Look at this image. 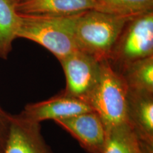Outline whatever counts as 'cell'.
Segmentation results:
<instances>
[{
    "label": "cell",
    "mask_w": 153,
    "mask_h": 153,
    "mask_svg": "<svg viewBox=\"0 0 153 153\" xmlns=\"http://www.w3.org/2000/svg\"><path fill=\"white\" fill-rule=\"evenodd\" d=\"M0 153H4V148L1 144H0Z\"/></svg>",
    "instance_id": "2e32d148"
},
{
    "label": "cell",
    "mask_w": 153,
    "mask_h": 153,
    "mask_svg": "<svg viewBox=\"0 0 153 153\" xmlns=\"http://www.w3.org/2000/svg\"><path fill=\"white\" fill-rule=\"evenodd\" d=\"M95 10L121 16H135L153 11V0H94Z\"/></svg>",
    "instance_id": "5bb4252c"
},
{
    "label": "cell",
    "mask_w": 153,
    "mask_h": 153,
    "mask_svg": "<svg viewBox=\"0 0 153 153\" xmlns=\"http://www.w3.org/2000/svg\"><path fill=\"white\" fill-rule=\"evenodd\" d=\"M16 14L65 16L94 9V0H11Z\"/></svg>",
    "instance_id": "30bf717a"
},
{
    "label": "cell",
    "mask_w": 153,
    "mask_h": 153,
    "mask_svg": "<svg viewBox=\"0 0 153 153\" xmlns=\"http://www.w3.org/2000/svg\"><path fill=\"white\" fill-rule=\"evenodd\" d=\"M19 17L11 0H0V57L8 58L13 41L17 38Z\"/></svg>",
    "instance_id": "4fadbf2b"
},
{
    "label": "cell",
    "mask_w": 153,
    "mask_h": 153,
    "mask_svg": "<svg viewBox=\"0 0 153 153\" xmlns=\"http://www.w3.org/2000/svg\"><path fill=\"white\" fill-rule=\"evenodd\" d=\"M59 61L66 79L62 91L87 103L100 79L101 61L79 50Z\"/></svg>",
    "instance_id": "5b68a950"
},
{
    "label": "cell",
    "mask_w": 153,
    "mask_h": 153,
    "mask_svg": "<svg viewBox=\"0 0 153 153\" xmlns=\"http://www.w3.org/2000/svg\"><path fill=\"white\" fill-rule=\"evenodd\" d=\"M11 114L6 112L0 106V144L4 148L8 136Z\"/></svg>",
    "instance_id": "9a60e30c"
},
{
    "label": "cell",
    "mask_w": 153,
    "mask_h": 153,
    "mask_svg": "<svg viewBox=\"0 0 153 153\" xmlns=\"http://www.w3.org/2000/svg\"><path fill=\"white\" fill-rule=\"evenodd\" d=\"M128 91L122 76L112 68L108 60H101L100 79L87 104L99 114L106 129L127 122Z\"/></svg>",
    "instance_id": "3957f363"
},
{
    "label": "cell",
    "mask_w": 153,
    "mask_h": 153,
    "mask_svg": "<svg viewBox=\"0 0 153 153\" xmlns=\"http://www.w3.org/2000/svg\"><path fill=\"white\" fill-rule=\"evenodd\" d=\"M150 56H153V11L128 20L107 60L119 72L126 65Z\"/></svg>",
    "instance_id": "277c9868"
},
{
    "label": "cell",
    "mask_w": 153,
    "mask_h": 153,
    "mask_svg": "<svg viewBox=\"0 0 153 153\" xmlns=\"http://www.w3.org/2000/svg\"><path fill=\"white\" fill-rule=\"evenodd\" d=\"M131 17L106 14L95 9L78 14L74 26L78 49L99 61L108 60L120 31Z\"/></svg>",
    "instance_id": "7a4b0ae2"
},
{
    "label": "cell",
    "mask_w": 153,
    "mask_h": 153,
    "mask_svg": "<svg viewBox=\"0 0 153 153\" xmlns=\"http://www.w3.org/2000/svg\"><path fill=\"white\" fill-rule=\"evenodd\" d=\"M16 37L42 45L60 60L79 50L74 37L77 14L65 16L19 14Z\"/></svg>",
    "instance_id": "6da1fadb"
},
{
    "label": "cell",
    "mask_w": 153,
    "mask_h": 153,
    "mask_svg": "<svg viewBox=\"0 0 153 153\" xmlns=\"http://www.w3.org/2000/svg\"><path fill=\"white\" fill-rule=\"evenodd\" d=\"M104 153H153L151 147L137 136L127 122L106 129Z\"/></svg>",
    "instance_id": "8fae6325"
},
{
    "label": "cell",
    "mask_w": 153,
    "mask_h": 153,
    "mask_svg": "<svg viewBox=\"0 0 153 153\" xmlns=\"http://www.w3.org/2000/svg\"><path fill=\"white\" fill-rule=\"evenodd\" d=\"M79 142L89 153H104L106 145V128L94 111L55 120Z\"/></svg>",
    "instance_id": "8992f818"
},
{
    "label": "cell",
    "mask_w": 153,
    "mask_h": 153,
    "mask_svg": "<svg viewBox=\"0 0 153 153\" xmlns=\"http://www.w3.org/2000/svg\"><path fill=\"white\" fill-rule=\"evenodd\" d=\"M4 153H54L41 133V123L11 114Z\"/></svg>",
    "instance_id": "ba28073f"
},
{
    "label": "cell",
    "mask_w": 153,
    "mask_h": 153,
    "mask_svg": "<svg viewBox=\"0 0 153 153\" xmlns=\"http://www.w3.org/2000/svg\"><path fill=\"white\" fill-rule=\"evenodd\" d=\"M93 111L81 99L65 94L62 91L47 100L30 103L18 115L24 119L41 123L43 120L60 119Z\"/></svg>",
    "instance_id": "52a82bcc"
},
{
    "label": "cell",
    "mask_w": 153,
    "mask_h": 153,
    "mask_svg": "<svg viewBox=\"0 0 153 153\" xmlns=\"http://www.w3.org/2000/svg\"><path fill=\"white\" fill-rule=\"evenodd\" d=\"M126 119L137 136L153 147V93L128 89Z\"/></svg>",
    "instance_id": "9c48e42d"
},
{
    "label": "cell",
    "mask_w": 153,
    "mask_h": 153,
    "mask_svg": "<svg viewBox=\"0 0 153 153\" xmlns=\"http://www.w3.org/2000/svg\"><path fill=\"white\" fill-rule=\"evenodd\" d=\"M118 72L129 89L153 93V56L129 63Z\"/></svg>",
    "instance_id": "7c38bea8"
}]
</instances>
